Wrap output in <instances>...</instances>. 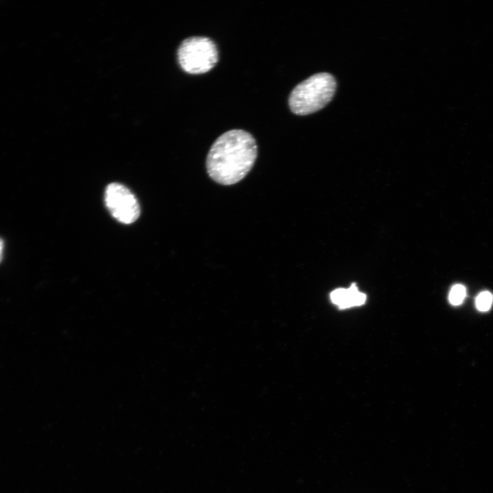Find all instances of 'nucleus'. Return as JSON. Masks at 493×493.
I'll use <instances>...</instances> for the list:
<instances>
[{"mask_svg": "<svg viewBox=\"0 0 493 493\" xmlns=\"http://www.w3.org/2000/svg\"><path fill=\"white\" fill-rule=\"evenodd\" d=\"M257 155L254 137L242 129L229 130L212 144L206 158L210 177L221 185H232L244 179Z\"/></svg>", "mask_w": 493, "mask_h": 493, "instance_id": "nucleus-1", "label": "nucleus"}, {"mask_svg": "<svg viewBox=\"0 0 493 493\" xmlns=\"http://www.w3.org/2000/svg\"><path fill=\"white\" fill-rule=\"evenodd\" d=\"M336 88V80L331 74L313 75L292 89L288 97L290 109L297 115L314 113L331 100Z\"/></svg>", "mask_w": 493, "mask_h": 493, "instance_id": "nucleus-2", "label": "nucleus"}, {"mask_svg": "<svg viewBox=\"0 0 493 493\" xmlns=\"http://www.w3.org/2000/svg\"><path fill=\"white\" fill-rule=\"evenodd\" d=\"M177 60L181 68L189 74H202L212 69L218 60L215 42L205 36H192L184 39L177 49Z\"/></svg>", "mask_w": 493, "mask_h": 493, "instance_id": "nucleus-3", "label": "nucleus"}, {"mask_svg": "<svg viewBox=\"0 0 493 493\" xmlns=\"http://www.w3.org/2000/svg\"><path fill=\"white\" fill-rule=\"evenodd\" d=\"M105 202L112 216L123 224H131L140 216V205L136 197L121 184L111 183L106 187Z\"/></svg>", "mask_w": 493, "mask_h": 493, "instance_id": "nucleus-4", "label": "nucleus"}, {"mask_svg": "<svg viewBox=\"0 0 493 493\" xmlns=\"http://www.w3.org/2000/svg\"><path fill=\"white\" fill-rule=\"evenodd\" d=\"M330 297L332 302L340 308L360 305L366 301V295L359 292L355 284H352L347 289L339 288L333 290Z\"/></svg>", "mask_w": 493, "mask_h": 493, "instance_id": "nucleus-5", "label": "nucleus"}, {"mask_svg": "<svg viewBox=\"0 0 493 493\" xmlns=\"http://www.w3.org/2000/svg\"><path fill=\"white\" fill-rule=\"evenodd\" d=\"M466 295V288L461 284H456L452 287L448 294L449 302L453 305H460Z\"/></svg>", "mask_w": 493, "mask_h": 493, "instance_id": "nucleus-6", "label": "nucleus"}, {"mask_svg": "<svg viewBox=\"0 0 493 493\" xmlns=\"http://www.w3.org/2000/svg\"><path fill=\"white\" fill-rule=\"evenodd\" d=\"M492 302V294L488 291H484L477 296L475 304L479 311L486 312L491 307Z\"/></svg>", "mask_w": 493, "mask_h": 493, "instance_id": "nucleus-7", "label": "nucleus"}, {"mask_svg": "<svg viewBox=\"0 0 493 493\" xmlns=\"http://www.w3.org/2000/svg\"><path fill=\"white\" fill-rule=\"evenodd\" d=\"M3 248H4L3 241V240H1L0 238V262H1V260L3 257Z\"/></svg>", "mask_w": 493, "mask_h": 493, "instance_id": "nucleus-8", "label": "nucleus"}]
</instances>
